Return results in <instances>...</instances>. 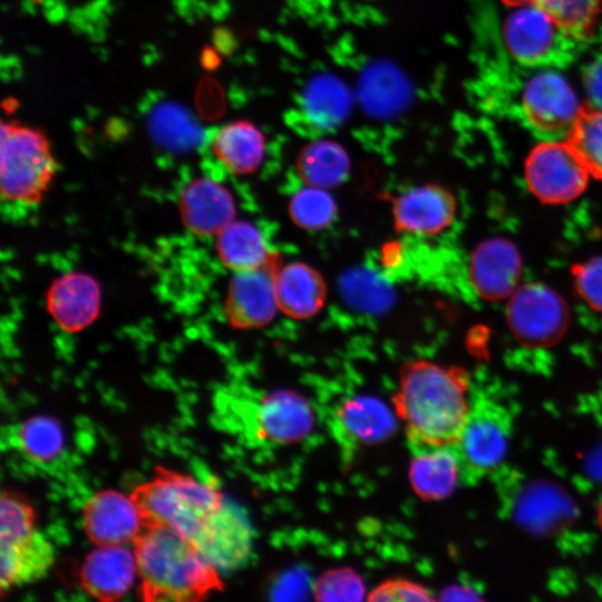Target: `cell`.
Segmentation results:
<instances>
[{
	"label": "cell",
	"mask_w": 602,
	"mask_h": 602,
	"mask_svg": "<svg viewBox=\"0 0 602 602\" xmlns=\"http://www.w3.org/2000/svg\"><path fill=\"white\" fill-rule=\"evenodd\" d=\"M101 298L100 284L91 274L70 271L52 281L46 293V308L57 327L77 333L98 319Z\"/></svg>",
	"instance_id": "obj_13"
},
{
	"label": "cell",
	"mask_w": 602,
	"mask_h": 602,
	"mask_svg": "<svg viewBox=\"0 0 602 602\" xmlns=\"http://www.w3.org/2000/svg\"><path fill=\"white\" fill-rule=\"evenodd\" d=\"M331 429L344 447L372 446L387 440L395 433L396 418L379 399L353 396L336 408Z\"/></svg>",
	"instance_id": "obj_18"
},
{
	"label": "cell",
	"mask_w": 602,
	"mask_h": 602,
	"mask_svg": "<svg viewBox=\"0 0 602 602\" xmlns=\"http://www.w3.org/2000/svg\"><path fill=\"white\" fill-rule=\"evenodd\" d=\"M411 452L453 446L470 412L465 370L417 359L405 363L392 397Z\"/></svg>",
	"instance_id": "obj_1"
},
{
	"label": "cell",
	"mask_w": 602,
	"mask_h": 602,
	"mask_svg": "<svg viewBox=\"0 0 602 602\" xmlns=\"http://www.w3.org/2000/svg\"><path fill=\"white\" fill-rule=\"evenodd\" d=\"M13 446L33 463L47 465L59 459L65 450L60 424L49 416H33L14 427Z\"/></svg>",
	"instance_id": "obj_30"
},
{
	"label": "cell",
	"mask_w": 602,
	"mask_h": 602,
	"mask_svg": "<svg viewBox=\"0 0 602 602\" xmlns=\"http://www.w3.org/2000/svg\"><path fill=\"white\" fill-rule=\"evenodd\" d=\"M145 124L154 143L168 152L188 153L205 139L204 128L196 116L174 100L153 103L146 111Z\"/></svg>",
	"instance_id": "obj_24"
},
{
	"label": "cell",
	"mask_w": 602,
	"mask_h": 602,
	"mask_svg": "<svg viewBox=\"0 0 602 602\" xmlns=\"http://www.w3.org/2000/svg\"><path fill=\"white\" fill-rule=\"evenodd\" d=\"M281 261L276 253L265 265L233 272L227 284L223 310L231 327L242 330L269 324L279 310L275 273Z\"/></svg>",
	"instance_id": "obj_8"
},
{
	"label": "cell",
	"mask_w": 602,
	"mask_h": 602,
	"mask_svg": "<svg viewBox=\"0 0 602 602\" xmlns=\"http://www.w3.org/2000/svg\"><path fill=\"white\" fill-rule=\"evenodd\" d=\"M132 496L146 526L171 527L190 540L225 502L214 484L164 467H157L154 477L136 487Z\"/></svg>",
	"instance_id": "obj_4"
},
{
	"label": "cell",
	"mask_w": 602,
	"mask_h": 602,
	"mask_svg": "<svg viewBox=\"0 0 602 602\" xmlns=\"http://www.w3.org/2000/svg\"><path fill=\"white\" fill-rule=\"evenodd\" d=\"M589 468L598 478L602 479V448L592 455Z\"/></svg>",
	"instance_id": "obj_40"
},
{
	"label": "cell",
	"mask_w": 602,
	"mask_h": 602,
	"mask_svg": "<svg viewBox=\"0 0 602 602\" xmlns=\"http://www.w3.org/2000/svg\"><path fill=\"white\" fill-rule=\"evenodd\" d=\"M133 544L144 601H198L223 590L220 571L177 531L146 526Z\"/></svg>",
	"instance_id": "obj_2"
},
{
	"label": "cell",
	"mask_w": 602,
	"mask_h": 602,
	"mask_svg": "<svg viewBox=\"0 0 602 602\" xmlns=\"http://www.w3.org/2000/svg\"><path fill=\"white\" fill-rule=\"evenodd\" d=\"M358 100L376 118H390L405 110L412 90L408 78L388 61H376L365 68L358 80Z\"/></svg>",
	"instance_id": "obj_23"
},
{
	"label": "cell",
	"mask_w": 602,
	"mask_h": 602,
	"mask_svg": "<svg viewBox=\"0 0 602 602\" xmlns=\"http://www.w3.org/2000/svg\"><path fill=\"white\" fill-rule=\"evenodd\" d=\"M279 311L291 319L317 315L327 300V284L320 272L308 263L293 261L280 264L275 273Z\"/></svg>",
	"instance_id": "obj_22"
},
{
	"label": "cell",
	"mask_w": 602,
	"mask_h": 602,
	"mask_svg": "<svg viewBox=\"0 0 602 602\" xmlns=\"http://www.w3.org/2000/svg\"><path fill=\"white\" fill-rule=\"evenodd\" d=\"M215 251L220 262L232 272L259 269L276 254L256 225L236 219L215 236Z\"/></svg>",
	"instance_id": "obj_28"
},
{
	"label": "cell",
	"mask_w": 602,
	"mask_h": 602,
	"mask_svg": "<svg viewBox=\"0 0 602 602\" xmlns=\"http://www.w3.org/2000/svg\"><path fill=\"white\" fill-rule=\"evenodd\" d=\"M329 190L308 186L295 192L288 205L291 221L305 231H321L337 219L338 205Z\"/></svg>",
	"instance_id": "obj_31"
},
{
	"label": "cell",
	"mask_w": 602,
	"mask_h": 602,
	"mask_svg": "<svg viewBox=\"0 0 602 602\" xmlns=\"http://www.w3.org/2000/svg\"><path fill=\"white\" fill-rule=\"evenodd\" d=\"M82 526L94 544L115 545L134 542L146 523L132 495L105 489L87 501L82 511Z\"/></svg>",
	"instance_id": "obj_12"
},
{
	"label": "cell",
	"mask_w": 602,
	"mask_h": 602,
	"mask_svg": "<svg viewBox=\"0 0 602 602\" xmlns=\"http://www.w3.org/2000/svg\"><path fill=\"white\" fill-rule=\"evenodd\" d=\"M314 410L309 400L290 389H279L259 398L253 406L255 437L271 446L291 445L304 439L314 426Z\"/></svg>",
	"instance_id": "obj_9"
},
{
	"label": "cell",
	"mask_w": 602,
	"mask_h": 602,
	"mask_svg": "<svg viewBox=\"0 0 602 602\" xmlns=\"http://www.w3.org/2000/svg\"><path fill=\"white\" fill-rule=\"evenodd\" d=\"M178 213L190 233L215 237L235 220L236 204L225 185L210 177H196L182 188Z\"/></svg>",
	"instance_id": "obj_15"
},
{
	"label": "cell",
	"mask_w": 602,
	"mask_h": 602,
	"mask_svg": "<svg viewBox=\"0 0 602 602\" xmlns=\"http://www.w3.org/2000/svg\"><path fill=\"white\" fill-rule=\"evenodd\" d=\"M0 593L43 577L55 561V548L46 536L33 530L10 541H0Z\"/></svg>",
	"instance_id": "obj_21"
},
{
	"label": "cell",
	"mask_w": 602,
	"mask_h": 602,
	"mask_svg": "<svg viewBox=\"0 0 602 602\" xmlns=\"http://www.w3.org/2000/svg\"><path fill=\"white\" fill-rule=\"evenodd\" d=\"M591 177L602 179V109L581 108L566 139Z\"/></svg>",
	"instance_id": "obj_33"
},
{
	"label": "cell",
	"mask_w": 602,
	"mask_h": 602,
	"mask_svg": "<svg viewBox=\"0 0 602 602\" xmlns=\"http://www.w3.org/2000/svg\"><path fill=\"white\" fill-rule=\"evenodd\" d=\"M350 157L342 145L331 139H315L298 154L295 168L308 186L330 190L342 184L350 172Z\"/></svg>",
	"instance_id": "obj_29"
},
{
	"label": "cell",
	"mask_w": 602,
	"mask_h": 602,
	"mask_svg": "<svg viewBox=\"0 0 602 602\" xmlns=\"http://www.w3.org/2000/svg\"><path fill=\"white\" fill-rule=\"evenodd\" d=\"M522 106L527 120L545 133L570 129L581 111L569 82L551 71L541 72L527 82Z\"/></svg>",
	"instance_id": "obj_17"
},
{
	"label": "cell",
	"mask_w": 602,
	"mask_h": 602,
	"mask_svg": "<svg viewBox=\"0 0 602 602\" xmlns=\"http://www.w3.org/2000/svg\"><path fill=\"white\" fill-rule=\"evenodd\" d=\"M509 4H532L544 10L571 37L592 31L600 13V0H504Z\"/></svg>",
	"instance_id": "obj_32"
},
{
	"label": "cell",
	"mask_w": 602,
	"mask_h": 602,
	"mask_svg": "<svg viewBox=\"0 0 602 602\" xmlns=\"http://www.w3.org/2000/svg\"><path fill=\"white\" fill-rule=\"evenodd\" d=\"M370 601L419 602L433 601L430 591L421 584L407 579H390L376 586L368 596Z\"/></svg>",
	"instance_id": "obj_37"
},
{
	"label": "cell",
	"mask_w": 602,
	"mask_h": 602,
	"mask_svg": "<svg viewBox=\"0 0 602 602\" xmlns=\"http://www.w3.org/2000/svg\"><path fill=\"white\" fill-rule=\"evenodd\" d=\"M443 595L445 600H480L474 590L465 586H450Z\"/></svg>",
	"instance_id": "obj_39"
},
{
	"label": "cell",
	"mask_w": 602,
	"mask_h": 602,
	"mask_svg": "<svg viewBox=\"0 0 602 602\" xmlns=\"http://www.w3.org/2000/svg\"><path fill=\"white\" fill-rule=\"evenodd\" d=\"M507 322L520 342L544 348L556 343L569 324L562 298L548 287L532 282L520 285L507 299Z\"/></svg>",
	"instance_id": "obj_7"
},
{
	"label": "cell",
	"mask_w": 602,
	"mask_h": 602,
	"mask_svg": "<svg viewBox=\"0 0 602 602\" xmlns=\"http://www.w3.org/2000/svg\"><path fill=\"white\" fill-rule=\"evenodd\" d=\"M562 35L567 33L550 14L532 4L520 6L504 25V40L509 54L527 65L553 58Z\"/></svg>",
	"instance_id": "obj_20"
},
{
	"label": "cell",
	"mask_w": 602,
	"mask_h": 602,
	"mask_svg": "<svg viewBox=\"0 0 602 602\" xmlns=\"http://www.w3.org/2000/svg\"><path fill=\"white\" fill-rule=\"evenodd\" d=\"M394 227L416 236H436L448 229L457 214V202L446 187L428 183L390 197Z\"/></svg>",
	"instance_id": "obj_10"
},
{
	"label": "cell",
	"mask_w": 602,
	"mask_h": 602,
	"mask_svg": "<svg viewBox=\"0 0 602 602\" xmlns=\"http://www.w3.org/2000/svg\"><path fill=\"white\" fill-rule=\"evenodd\" d=\"M524 176L530 192L538 201L554 205L576 200L591 178L567 140L536 145L526 157Z\"/></svg>",
	"instance_id": "obj_6"
},
{
	"label": "cell",
	"mask_w": 602,
	"mask_h": 602,
	"mask_svg": "<svg viewBox=\"0 0 602 602\" xmlns=\"http://www.w3.org/2000/svg\"><path fill=\"white\" fill-rule=\"evenodd\" d=\"M0 195L10 212L37 208L59 171L48 138L40 130L6 123L0 134Z\"/></svg>",
	"instance_id": "obj_3"
},
{
	"label": "cell",
	"mask_w": 602,
	"mask_h": 602,
	"mask_svg": "<svg viewBox=\"0 0 602 602\" xmlns=\"http://www.w3.org/2000/svg\"><path fill=\"white\" fill-rule=\"evenodd\" d=\"M192 541L219 571H232L250 557L252 530L241 508L225 501Z\"/></svg>",
	"instance_id": "obj_11"
},
{
	"label": "cell",
	"mask_w": 602,
	"mask_h": 602,
	"mask_svg": "<svg viewBox=\"0 0 602 602\" xmlns=\"http://www.w3.org/2000/svg\"><path fill=\"white\" fill-rule=\"evenodd\" d=\"M265 147L263 133L249 120H235L224 125L211 142L215 158L234 175L254 173L264 158Z\"/></svg>",
	"instance_id": "obj_25"
},
{
	"label": "cell",
	"mask_w": 602,
	"mask_h": 602,
	"mask_svg": "<svg viewBox=\"0 0 602 602\" xmlns=\"http://www.w3.org/2000/svg\"><path fill=\"white\" fill-rule=\"evenodd\" d=\"M586 86L591 98L602 107V60L591 67Z\"/></svg>",
	"instance_id": "obj_38"
},
{
	"label": "cell",
	"mask_w": 602,
	"mask_h": 602,
	"mask_svg": "<svg viewBox=\"0 0 602 602\" xmlns=\"http://www.w3.org/2000/svg\"><path fill=\"white\" fill-rule=\"evenodd\" d=\"M0 541H10L31 533L35 513L31 505L17 493L3 491L0 499Z\"/></svg>",
	"instance_id": "obj_35"
},
{
	"label": "cell",
	"mask_w": 602,
	"mask_h": 602,
	"mask_svg": "<svg viewBox=\"0 0 602 602\" xmlns=\"http://www.w3.org/2000/svg\"><path fill=\"white\" fill-rule=\"evenodd\" d=\"M313 594L320 601H357L365 598V586L353 570L333 569L319 576Z\"/></svg>",
	"instance_id": "obj_34"
},
{
	"label": "cell",
	"mask_w": 602,
	"mask_h": 602,
	"mask_svg": "<svg viewBox=\"0 0 602 602\" xmlns=\"http://www.w3.org/2000/svg\"><path fill=\"white\" fill-rule=\"evenodd\" d=\"M512 514L518 525L536 536H547L569 526L577 515L573 499L560 486L534 480L514 498Z\"/></svg>",
	"instance_id": "obj_16"
},
{
	"label": "cell",
	"mask_w": 602,
	"mask_h": 602,
	"mask_svg": "<svg viewBox=\"0 0 602 602\" xmlns=\"http://www.w3.org/2000/svg\"><path fill=\"white\" fill-rule=\"evenodd\" d=\"M351 107L352 96L349 88L333 75H317L303 89V116L314 129L338 128L348 118Z\"/></svg>",
	"instance_id": "obj_27"
},
{
	"label": "cell",
	"mask_w": 602,
	"mask_h": 602,
	"mask_svg": "<svg viewBox=\"0 0 602 602\" xmlns=\"http://www.w3.org/2000/svg\"><path fill=\"white\" fill-rule=\"evenodd\" d=\"M598 521L602 530V501L600 502L599 507H598Z\"/></svg>",
	"instance_id": "obj_41"
},
{
	"label": "cell",
	"mask_w": 602,
	"mask_h": 602,
	"mask_svg": "<svg viewBox=\"0 0 602 602\" xmlns=\"http://www.w3.org/2000/svg\"><path fill=\"white\" fill-rule=\"evenodd\" d=\"M409 480L414 492L425 501L449 496L462 480V468L454 446L414 452Z\"/></svg>",
	"instance_id": "obj_26"
},
{
	"label": "cell",
	"mask_w": 602,
	"mask_h": 602,
	"mask_svg": "<svg viewBox=\"0 0 602 602\" xmlns=\"http://www.w3.org/2000/svg\"><path fill=\"white\" fill-rule=\"evenodd\" d=\"M522 259L517 247L504 237L482 242L468 262V279L483 299H508L520 287Z\"/></svg>",
	"instance_id": "obj_14"
},
{
	"label": "cell",
	"mask_w": 602,
	"mask_h": 602,
	"mask_svg": "<svg viewBox=\"0 0 602 602\" xmlns=\"http://www.w3.org/2000/svg\"><path fill=\"white\" fill-rule=\"evenodd\" d=\"M137 576L135 551L126 544L97 545L86 556L79 572L82 589L99 601L123 598Z\"/></svg>",
	"instance_id": "obj_19"
},
{
	"label": "cell",
	"mask_w": 602,
	"mask_h": 602,
	"mask_svg": "<svg viewBox=\"0 0 602 602\" xmlns=\"http://www.w3.org/2000/svg\"><path fill=\"white\" fill-rule=\"evenodd\" d=\"M511 435L508 412L494 401L473 404L467 421L454 446L462 468V482L473 484L504 460Z\"/></svg>",
	"instance_id": "obj_5"
},
{
	"label": "cell",
	"mask_w": 602,
	"mask_h": 602,
	"mask_svg": "<svg viewBox=\"0 0 602 602\" xmlns=\"http://www.w3.org/2000/svg\"><path fill=\"white\" fill-rule=\"evenodd\" d=\"M573 280L580 299L592 310L602 312V256L577 264Z\"/></svg>",
	"instance_id": "obj_36"
}]
</instances>
